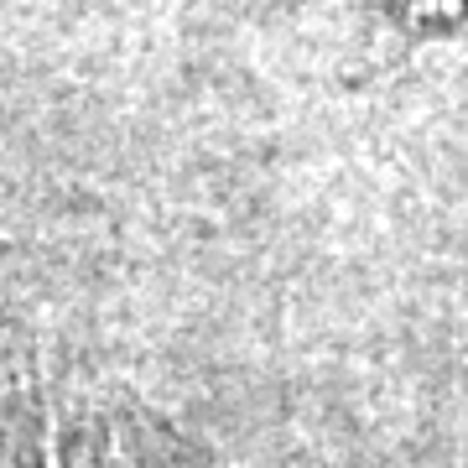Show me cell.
<instances>
[{
    "label": "cell",
    "mask_w": 468,
    "mask_h": 468,
    "mask_svg": "<svg viewBox=\"0 0 468 468\" xmlns=\"http://www.w3.org/2000/svg\"><path fill=\"white\" fill-rule=\"evenodd\" d=\"M396 16L411 27H432V21H458L468 16V0H396Z\"/></svg>",
    "instance_id": "1"
}]
</instances>
